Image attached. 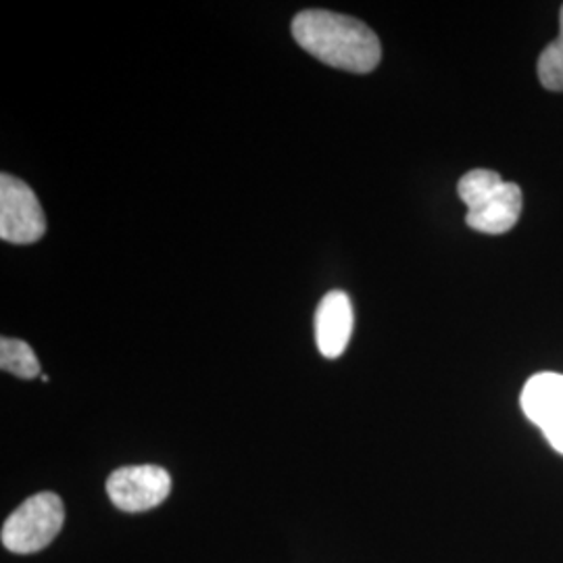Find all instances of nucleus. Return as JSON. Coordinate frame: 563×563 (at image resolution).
I'll return each mask as SVG.
<instances>
[{
  "instance_id": "7ed1b4c3",
  "label": "nucleus",
  "mask_w": 563,
  "mask_h": 563,
  "mask_svg": "<svg viewBox=\"0 0 563 563\" xmlns=\"http://www.w3.org/2000/svg\"><path fill=\"white\" fill-rule=\"evenodd\" d=\"M65 509L59 495L38 493L7 518L0 539L11 553L30 555L53 543L63 528Z\"/></svg>"
},
{
  "instance_id": "0eeeda50",
  "label": "nucleus",
  "mask_w": 563,
  "mask_h": 563,
  "mask_svg": "<svg viewBox=\"0 0 563 563\" xmlns=\"http://www.w3.org/2000/svg\"><path fill=\"white\" fill-rule=\"evenodd\" d=\"M353 302L346 292L332 290L316 309V344L325 360H336L346 351L353 334Z\"/></svg>"
},
{
  "instance_id": "20e7f679",
  "label": "nucleus",
  "mask_w": 563,
  "mask_h": 563,
  "mask_svg": "<svg viewBox=\"0 0 563 563\" xmlns=\"http://www.w3.org/2000/svg\"><path fill=\"white\" fill-rule=\"evenodd\" d=\"M46 232V220L34 190L11 174L0 176V239L32 244Z\"/></svg>"
},
{
  "instance_id": "f03ea898",
  "label": "nucleus",
  "mask_w": 563,
  "mask_h": 563,
  "mask_svg": "<svg viewBox=\"0 0 563 563\" xmlns=\"http://www.w3.org/2000/svg\"><path fill=\"white\" fill-rule=\"evenodd\" d=\"M460 199L467 205L465 223L483 234H505L522 216V190L505 181L497 172L472 169L457 184Z\"/></svg>"
},
{
  "instance_id": "423d86ee",
  "label": "nucleus",
  "mask_w": 563,
  "mask_h": 563,
  "mask_svg": "<svg viewBox=\"0 0 563 563\" xmlns=\"http://www.w3.org/2000/svg\"><path fill=\"white\" fill-rule=\"evenodd\" d=\"M523 413L541 428L549 444L563 455V376L543 372L532 376L522 390Z\"/></svg>"
},
{
  "instance_id": "39448f33",
  "label": "nucleus",
  "mask_w": 563,
  "mask_h": 563,
  "mask_svg": "<svg viewBox=\"0 0 563 563\" xmlns=\"http://www.w3.org/2000/svg\"><path fill=\"white\" fill-rule=\"evenodd\" d=\"M172 490V478L159 465H128L107 478V493L121 511L139 514L162 505Z\"/></svg>"
},
{
  "instance_id": "f257e3e1",
  "label": "nucleus",
  "mask_w": 563,
  "mask_h": 563,
  "mask_svg": "<svg viewBox=\"0 0 563 563\" xmlns=\"http://www.w3.org/2000/svg\"><path fill=\"white\" fill-rule=\"evenodd\" d=\"M292 36L316 59L353 74H369L383 57L378 36L363 21L332 11H302L292 20Z\"/></svg>"
},
{
  "instance_id": "6e6552de",
  "label": "nucleus",
  "mask_w": 563,
  "mask_h": 563,
  "mask_svg": "<svg viewBox=\"0 0 563 563\" xmlns=\"http://www.w3.org/2000/svg\"><path fill=\"white\" fill-rule=\"evenodd\" d=\"M0 367L18 378L30 380L41 376V362L34 353V349L25 341L7 339L0 341Z\"/></svg>"
},
{
  "instance_id": "1a4fd4ad",
  "label": "nucleus",
  "mask_w": 563,
  "mask_h": 563,
  "mask_svg": "<svg viewBox=\"0 0 563 563\" xmlns=\"http://www.w3.org/2000/svg\"><path fill=\"white\" fill-rule=\"evenodd\" d=\"M537 71L547 90L563 92V4L560 9V36L541 53Z\"/></svg>"
}]
</instances>
